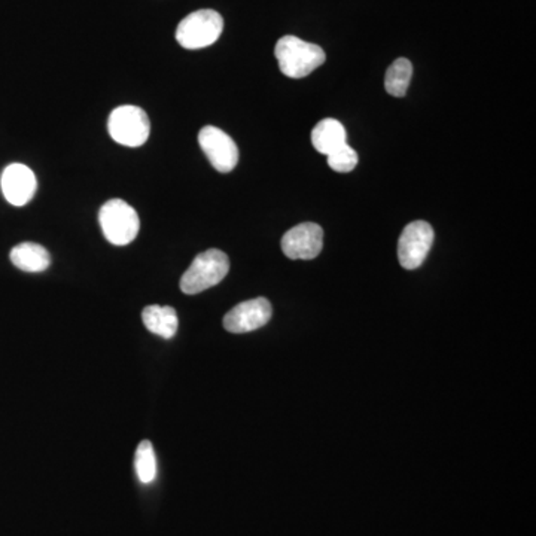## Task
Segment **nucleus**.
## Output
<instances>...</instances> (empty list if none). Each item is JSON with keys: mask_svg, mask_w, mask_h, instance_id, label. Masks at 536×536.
Segmentation results:
<instances>
[{"mask_svg": "<svg viewBox=\"0 0 536 536\" xmlns=\"http://www.w3.org/2000/svg\"><path fill=\"white\" fill-rule=\"evenodd\" d=\"M0 185L6 200L14 206H25L36 194L35 173L25 164H9L0 177Z\"/></svg>", "mask_w": 536, "mask_h": 536, "instance_id": "9d476101", "label": "nucleus"}, {"mask_svg": "<svg viewBox=\"0 0 536 536\" xmlns=\"http://www.w3.org/2000/svg\"><path fill=\"white\" fill-rule=\"evenodd\" d=\"M271 304L266 298H254L240 303L227 313L224 328L233 334L255 331L271 319Z\"/></svg>", "mask_w": 536, "mask_h": 536, "instance_id": "1a4fd4ad", "label": "nucleus"}, {"mask_svg": "<svg viewBox=\"0 0 536 536\" xmlns=\"http://www.w3.org/2000/svg\"><path fill=\"white\" fill-rule=\"evenodd\" d=\"M324 246V229L313 222H304L289 229L282 238L283 254L291 259H313Z\"/></svg>", "mask_w": 536, "mask_h": 536, "instance_id": "6e6552de", "label": "nucleus"}, {"mask_svg": "<svg viewBox=\"0 0 536 536\" xmlns=\"http://www.w3.org/2000/svg\"><path fill=\"white\" fill-rule=\"evenodd\" d=\"M11 261L14 266L27 273H42L51 264V257L44 246L37 243H21L11 250Z\"/></svg>", "mask_w": 536, "mask_h": 536, "instance_id": "9b49d317", "label": "nucleus"}, {"mask_svg": "<svg viewBox=\"0 0 536 536\" xmlns=\"http://www.w3.org/2000/svg\"><path fill=\"white\" fill-rule=\"evenodd\" d=\"M278 67L288 78L299 79L310 75L327 60L324 49L297 36H283L275 49Z\"/></svg>", "mask_w": 536, "mask_h": 536, "instance_id": "f257e3e1", "label": "nucleus"}, {"mask_svg": "<svg viewBox=\"0 0 536 536\" xmlns=\"http://www.w3.org/2000/svg\"><path fill=\"white\" fill-rule=\"evenodd\" d=\"M229 259L222 250L209 249L197 255L188 270L180 278V291L187 295L200 292L217 287L222 278L228 275Z\"/></svg>", "mask_w": 536, "mask_h": 536, "instance_id": "f03ea898", "label": "nucleus"}, {"mask_svg": "<svg viewBox=\"0 0 536 536\" xmlns=\"http://www.w3.org/2000/svg\"><path fill=\"white\" fill-rule=\"evenodd\" d=\"M136 472L142 483H151L156 480L157 475V458L154 447L151 441L144 440L140 442L137 450H136Z\"/></svg>", "mask_w": 536, "mask_h": 536, "instance_id": "2eb2a0df", "label": "nucleus"}, {"mask_svg": "<svg viewBox=\"0 0 536 536\" xmlns=\"http://www.w3.org/2000/svg\"><path fill=\"white\" fill-rule=\"evenodd\" d=\"M224 20L213 9H200L180 21L177 29V41L187 49L210 46L221 36Z\"/></svg>", "mask_w": 536, "mask_h": 536, "instance_id": "20e7f679", "label": "nucleus"}, {"mask_svg": "<svg viewBox=\"0 0 536 536\" xmlns=\"http://www.w3.org/2000/svg\"><path fill=\"white\" fill-rule=\"evenodd\" d=\"M346 128L340 121L334 118H325L311 131V144L315 147L316 151L328 156L329 152L334 151L346 142Z\"/></svg>", "mask_w": 536, "mask_h": 536, "instance_id": "f8f14e48", "label": "nucleus"}, {"mask_svg": "<svg viewBox=\"0 0 536 536\" xmlns=\"http://www.w3.org/2000/svg\"><path fill=\"white\" fill-rule=\"evenodd\" d=\"M434 243V229L425 221H414L404 228L398 242V259L407 270L422 266Z\"/></svg>", "mask_w": 536, "mask_h": 536, "instance_id": "423d86ee", "label": "nucleus"}, {"mask_svg": "<svg viewBox=\"0 0 536 536\" xmlns=\"http://www.w3.org/2000/svg\"><path fill=\"white\" fill-rule=\"evenodd\" d=\"M145 327L157 336L163 339H172L177 334L179 327V319L175 308L170 306L161 308V306H147L142 313Z\"/></svg>", "mask_w": 536, "mask_h": 536, "instance_id": "ddd939ff", "label": "nucleus"}, {"mask_svg": "<svg viewBox=\"0 0 536 536\" xmlns=\"http://www.w3.org/2000/svg\"><path fill=\"white\" fill-rule=\"evenodd\" d=\"M198 144L217 172L229 173L238 163V147L221 128L206 126L198 133Z\"/></svg>", "mask_w": 536, "mask_h": 536, "instance_id": "0eeeda50", "label": "nucleus"}, {"mask_svg": "<svg viewBox=\"0 0 536 536\" xmlns=\"http://www.w3.org/2000/svg\"><path fill=\"white\" fill-rule=\"evenodd\" d=\"M328 166L339 173L352 172L357 167L358 154L352 147L348 144L341 145L327 156Z\"/></svg>", "mask_w": 536, "mask_h": 536, "instance_id": "dca6fc26", "label": "nucleus"}, {"mask_svg": "<svg viewBox=\"0 0 536 536\" xmlns=\"http://www.w3.org/2000/svg\"><path fill=\"white\" fill-rule=\"evenodd\" d=\"M109 135L116 144L137 147L147 142L151 124L147 112L137 106H119L109 116Z\"/></svg>", "mask_w": 536, "mask_h": 536, "instance_id": "39448f33", "label": "nucleus"}, {"mask_svg": "<svg viewBox=\"0 0 536 536\" xmlns=\"http://www.w3.org/2000/svg\"><path fill=\"white\" fill-rule=\"evenodd\" d=\"M98 221L107 242L126 246L133 242L139 233L140 221L133 207L124 200L114 198L102 206Z\"/></svg>", "mask_w": 536, "mask_h": 536, "instance_id": "7ed1b4c3", "label": "nucleus"}, {"mask_svg": "<svg viewBox=\"0 0 536 536\" xmlns=\"http://www.w3.org/2000/svg\"><path fill=\"white\" fill-rule=\"evenodd\" d=\"M413 76V65L407 58H397L386 70L385 88L393 97H404Z\"/></svg>", "mask_w": 536, "mask_h": 536, "instance_id": "4468645a", "label": "nucleus"}]
</instances>
